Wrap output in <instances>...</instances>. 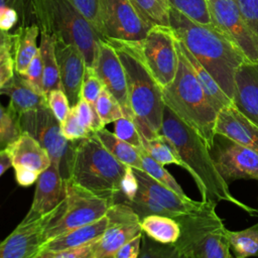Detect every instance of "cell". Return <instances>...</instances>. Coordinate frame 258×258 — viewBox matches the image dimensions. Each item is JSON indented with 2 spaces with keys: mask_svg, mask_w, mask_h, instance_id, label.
<instances>
[{
  "mask_svg": "<svg viewBox=\"0 0 258 258\" xmlns=\"http://www.w3.org/2000/svg\"><path fill=\"white\" fill-rule=\"evenodd\" d=\"M159 134L165 136L173 145L184 168L192 176L202 201L216 204L225 201L241 208L251 216L258 214L257 209L243 204L232 196L229 185L215 167L207 142L166 106L163 110Z\"/></svg>",
  "mask_w": 258,
  "mask_h": 258,
  "instance_id": "6da1fadb",
  "label": "cell"
},
{
  "mask_svg": "<svg viewBox=\"0 0 258 258\" xmlns=\"http://www.w3.org/2000/svg\"><path fill=\"white\" fill-rule=\"evenodd\" d=\"M170 27L233 102L235 75L245 55L213 25L194 22L172 7Z\"/></svg>",
  "mask_w": 258,
  "mask_h": 258,
  "instance_id": "7a4b0ae2",
  "label": "cell"
},
{
  "mask_svg": "<svg viewBox=\"0 0 258 258\" xmlns=\"http://www.w3.org/2000/svg\"><path fill=\"white\" fill-rule=\"evenodd\" d=\"M116 49L123 64L127 93L133 119L141 138L150 139L159 134L164 102L161 88L149 72L139 43L109 41Z\"/></svg>",
  "mask_w": 258,
  "mask_h": 258,
  "instance_id": "3957f363",
  "label": "cell"
},
{
  "mask_svg": "<svg viewBox=\"0 0 258 258\" xmlns=\"http://www.w3.org/2000/svg\"><path fill=\"white\" fill-rule=\"evenodd\" d=\"M178 66L173 81L161 88L164 105L180 120L197 131L209 148L215 136V123L218 112L211 105L186 58L179 48L176 37Z\"/></svg>",
  "mask_w": 258,
  "mask_h": 258,
  "instance_id": "277c9868",
  "label": "cell"
},
{
  "mask_svg": "<svg viewBox=\"0 0 258 258\" xmlns=\"http://www.w3.org/2000/svg\"><path fill=\"white\" fill-rule=\"evenodd\" d=\"M126 168L91 134L77 141L67 179L114 204Z\"/></svg>",
  "mask_w": 258,
  "mask_h": 258,
  "instance_id": "5b68a950",
  "label": "cell"
},
{
  "mask_svg": "<svg viewBox=\"0 0 258 258\" xmlns=\"http://www.w3.org/2000/svg\"><path fill=\"white\" fill-rule=\"evenodd\" d=\"M36 25L57 39L77 46L93 68L101 36L70 0H33Z\"/></svg>",
  "mask_w": 258,
  "mask_h": 258,
  "instance_id": "8992f818",
  "label": "cell"
},
{
  "mask_svg": "<svg viewBox=\"0 0 258 258\" xmlns=\"http://www.w3.org/2000/svg\"><path fill=\"white\" fill-rule=\"evenodd\" d=\"M213 205L196 214L173 218L180 226V236L173 244L186 258H228L230 245L227 228Z\"/></svg>",
  "mask_w": 258,
  "mask_h": 258,
  "instance_id": "52a82bcc",
  "label": "cell"
},
{
  "mask_svg": "<svg viewBox=\"0 0 258 258\" xmlns=\"http://www.w3.org/2000/svg\"><path fill=\"white\" fill-rule=\"evenodd\" d=\"M64 182L66 199L63 207L60 213L46 226L43 234L44 242L103 218L113 204L109 200L80 187L70 179H64Z\"/></svg>",
  "mask_w": 258,
  "mask_h": 258,
  "instance_id": "ba28073f",
  "label": "cell"
},
{
  "mask_svg": "<svg viewBox=\"0 0 258 258\" xmlns=\"http://www.w3.org/2000/svg\"><path fill=\"white\" fill-rule=\"evenodd\" d=\"M18 119L22 132L30 134L48 152L51 162L59 166L62 177L67 179L77 141H70L62 135L60 122L48 106L25 112Z\"/></svg>",
  "mask_w": 258,
  "mask_h": 258,
  "instance_id": "9c48e42d",
  "label": "cell"
},
{
  "mask_svg": "<svg viewBox=\"0 0 258 258\" xmlns=\"http://www.w3.org/2000/svg\"><path fill=\"white\" fill-rule=\"evenodd\" d=\"M151 27L131 0H100L97 30L102 39L141 44Z\"/></svg>",
  "mask_w": 258,
  "mask_h": 258,
  "instance_id": "30bf717a",
  "label": "cell"
},
{
  "mask_svg": "<svg viewBox=\"0 0 258 258\" xmlns=\"http://www.w3.org/2000/svg\"><path fill=\"white\" fill-rule=\"evenodd\" d=\"M140 48L149 72L160 88L169 85L178 66L176 35L173 29L170 26L153 25Z\"/></svg>",
  "mask_w": 258,
  "mask_h": 258,
  "instance_id": "8fae6325",
  "label": "cell"
},
{
  "mask_svg": "<svg viewBox=\"0 0 258 258\" xmlns=\"http://www.w3.org/2000/svg\"><path fill=\"white\" fill-rule=\"evenodd\" d=\"M212 25L247 58L258 61V36L244 19L236 0H208Z\"/></svg>",
  "mask_w": 258,
  "mask_h": 258,
  "instance_id": "7c38bea8",
  "label": "cell"
},
{
  "mask_svg": "<svg viewBox=\"0 0 258 258\" xmlns=\"http://www.w3.org/2000/svg\"><path fill=\"white\" fill-rule=\"evenodd\" d=\"M210 154L216 169L229 185L237 179L258 180V152L215 134Z\"/></svg>",
  "mask_w": 258,
  "mask_h": 258,
  "instance_id": "4fadbf2b",
  "label": "cell"
},
{
  "mask_svg": "<svg viewBox=\"0 0 258 258\" xmlns=\"http://www.w3.org/2000/svg\"><path fill=\"white\" fill-rule=\"evenodd\" d=\"M63 203L64 200L52 212L40 218L23 219L4 240L0 241V258H36L44 243V230L60 213Z\"/></svg>",
  "mask_w": 258,
  "mask_h": 258,
  "instance_id": "5bb4252c",
  "label": "cell"
},
{
  "mask_svg": "<svg viewBox=\"0 0 258 258\" xmlns=\"http://www.w3.org/2000/svg\"><path fill=\"white\" fill-rule=\"evenodd\" d=\"M107 228L99 239L94 258L113 257L124 244L143 233L139 216L125 203H114L108 212Z\"/></svg>",
  "mask_w": 258,
  "mask_h": 258,
  "instance_id": "9a60e30c",
  "label": "cell"
},
{
  "mask_svg": "<svg viewBox=\"0 0 258 258\" xmlns=\"http://www.w3.org/2000/svg\"><path fill=\"white\" fill-rule=\"evenodd\" d=\"M93 70L103 83L104 88L117 100L124 116L133 119L123 64L114 46L105 39L101 38L98 42Z\"/></svg>",
  "mask_w": 258,
  "mask_h": 258,
  "instance_id": "2e32d148",
  "label": "cell"
},
{
  "mask_svg": "<svg viewBox=\"0 0 258 258\" xmlns=\"http://www.w3.org/2000/svg\"><path fill=\"white\" fill-rule=\"evenodd\" d=\"M54 38V51L58 67L61 89L71 107L81 99V87L86 71V61L81 50L74 44Z\"/></svg>",
  "mask_w": 258,
  "mask_h": 258,
  "instance_id": "e0dca14e",
  "label": "cell"
},
{
  "mask_svg": "<svg viewBox=\"0 0 258 258\" xmlns=\"http://www.w3.org/2000/svg\"><path fill=\"white\" fill-rule=\"evenodd\" d=\"M133 172L138 180L139 188L164 208L171 218L203 212L213 205H217L212 202H197L188 197H182L161 184L143 170L133 168Z\"/></svg>",
  "mask_w": 258,
  "mask_h": 258,
  "instance_id": "ac0fdd59",
  "label": "cell"
},
{
  "mask_svg": "<svg viewBox=\"0 0 258 258\" xmlns=\"http://www.w3.org/2000/svg\"><path fill=\"white\" fill-rule=\"evenodd\" d=\"M66 199V182L56 163L43 170L37 180L31 207L23 218L33 220L40 218L58 207Z\"/></svg>",
  "mask_w": 258,
  "mask_h": 258,
  "instance_id": "d6986e66",
  "label": "cell"
},
{
  "mask_svg": "<svg viewBox=\"0 0 258 258\" xmlns=\"http://www.w3.org/2000/svg\"><path fill=\"white\" fill-rule=\"evenodd\" d=\"M215 134H221L242 146L258 152V126L240 112L234 104L218 112Z\"/></svg>",
  "mask_w": 258,
  "mask_h": 258,
  "instance_id": "ffe728a7",
  "label": "cell"
},
{
  "mask_svg": "<svg viewBox=\"0 0 258 258\" xmlns=\"http://www.w3.org/2000/svg\"><path fill=\"white\" fill-rule=\"evenodd\" d=\"M233 104L258 126V61L246 60L237 70Z\"/></svg>",
  "mask_w": 258,
  "mask_h": 258,
  "instance_id": "44dd1931",
  "label": "cell"
},
{
  "mask_svg": "<svg viewBox=\"0 0 258 258\" xmlns=\"http://www.w3.org/2000/svg\"><path fill=\"white\" fill-rule=\"evenodd\" d=\"M6 150L14 169L26 168L40 174L51 164L48 152L26 132H22Z\"/></svg>",
  "mask_w": 258,
  "mask_h": 258,
  "instance_id": "7402d4cb",
  "label": "cell"
},
{
  "mask_svg": "<svg viewBox=\"0 0 258 258\" xmlns=\"http://www.w3.org/2000/svg\"><path fill=\"white\" fill-rule=\"evenodd\" d=\"M0 95L9 98L8 107L17 115L47 107L46 95L36 91L20 74L14 76L0 89Z\"/></svg>",
  "mask_w": 258,
  "mask_h": 258,
  "instance_id": "603a6c76",
  "label": "cell"
},
{
  "mask_svg": "<svg viewBox=\"0 0 258 258\" xmlns=\"http://www.w3.org/2000/svg\"><path fill=\"white\" fill-rule=\"evenodd\" d=\"M108 224V217L105 215L103 218L78 227L76 229L64 232L51 240L43 243L41 252H57L71 248L87 245L89 243L99 240L104 234Z\"/></svg>",
  "mask_w": 258,
  "mask_h": 258,
  "instance_id": "cb8c5ba5",
  "label": "cell"
},
{
  "mask_svg": "<svg viewBox=\"0 0 258 258\" xmlns=\"http://www.w3.org/2000/svg\"><path fill=\"white\" fill-rule=\"evenodd\" d=\"M39 27L35 24L16 27L13 31L12 53L14 58L15 72L24 75L38 47L36 38L39 34Z\"/></svg>",
  "mask_w": 258,
  "mask_h": 258,
  "instance_id": "d4e9b609",
  "label": "cell"
},
{
  "mask_svg": "<svg viewBox=\"0 0 258 258\" xmlns=\"http://www.w3.org/2000/svg\"><path fill=\"white\" fill-rule=\"evenodd\" d=\"M177 43L214 109L217 112H219L221 109L233 105L232 100L223 92V90L220 88V86L217 84L214 78L199 62V60L194 56V54L184 46V44L178 38Z\"/></svg>",
  "mask_w": 258,
  "mask_h": 258,
  "instance_id": "484cf974",
  "label": "cell"
},
{
  "mask_svg": "<svg viewBox=\"0 0 258 258\" xmlns=\"http://www.w3.org/2000/svg\"><path fill=\"white\" fill-rule=\"evenodd\" d=\"M93 134L117 160L127 166L142 170L139 148L121 140L105 127L95 131Z\"/></svg>",
  "mask_w": 258,
  "mask_h": 258,
  "instance_id": "4316f807",
  "label": "cell"
},
{
  "mask_svg": "<svg viewBox=\"0 0 258 258\" xmlns=\"http://www.w3.org/2000/svg\"><path fill=\"white\" fill-rule=\"evenodd\" d=\"M140 224L145 235L162 244H174L180 236L178 222L170 217L148 215L141 219Z\"/></svg>",
  "mask_w": 258,
  "mask_h": 258,
  "instance_id": "83f0119b",
  "label": "cell"
},
{
  "mask_svg": "<svg viewBox=\"0 0 258 258\" xmlns=\"http://www.w3.org/2000/svg\"><path fill=\"white\" fill-rule=\"evenodd\" d=\"M39 51L43 67V90L45 95H47L52 90L61 89L52 35L40 32Z\"/></svg>",
  "mask_w": 258,
  "mask_h": 258,
  "instance_id": "f1b7e54d",
  "label": "cell"
},
{
  "mask_svg": "<svg viewBox=\"0 0 258 258\" xmlns=\"http://www.w3.org/2000/svg\"><path fill=\"white\" fill-rule=\"evenodd\" d=\"M227 237L236 258L258 257V223L241 231L227 229Z\"/></svg>",
  "mask_w": 258,
  "mask_h": 258,
  "instance_id": "f546056e",
  "label": "cell"
},
{
  "mask_svg": "<svg viewBox=\"0 0 258 258\" xmlns=\"http://www.w3.org/2000/svg\"><path fill=\"white\" fill-rule=\"evenodd\" d=\"M141 139L142 147L155 161L161 165L176 164L184 168V164L179 158L176 150L165 136L158 134L150 139Z\"/></svg>",
  "mask_w": 258,
  "mask_h": 258,
  "instance_id": "4dcf8cb0",
  "label": "cell"
},
{
  "mask_svg": "<svg viewBox=\"0 0 258 258\" xmlns=\"http://www.w3.org/2000/svg\"><path fill=\"white\" fill-rule=\"evenodd\" d=\"M142 17L151 25L170 26L169 0H131Z\"/></svg>",
  "mask_w": 258,
  "mask_h": 258,
  "instance_id": "1f68e13d",
  "label": "cell"
},
{
  "mask_svg": "<svg viewBox=\"0 0 258 258\" xmlns=\"http://www.w3.org/2000/svg\"><path fill=\"white\" fill-rule=\"evenodd\" d=\"M140 157H141V163H142V170L145 171L147 174H149L152 178L160 182L161 184L165 185L169 189L175 191L176 194L187 197L184 191L182 190L181 186L177 183V181L174 179V177L164 168L163 165L155 161L145 150L143 147L139 148Z\"/></svg>",
  "mask_w": 258,
  "mask_h": 258,
  "instance_id": "d6a6232c",
  "label": "cell"
},
{
  "mask_svg": "<svg viewBox=\"0 0 258 258\" xmlns=\"http://www.w3.org/2000/svg\"><path fill=\"white\" fill-rule=\"evenodd\" d=\"M170 6L202 25H212L208 0H169Z\"/></svg>",
  "mask_w": 258,
  "mask_h": 258,
  "instance_id": "836d02e7",
  "label": "cell"
},
{
  "mask_svg": "<svg viewBox=\"0 0 258 258\" xmlns=\"http://www.w3.org/2000/svg\"><path fill=\"white\" fill-rule=\"evenodd\" d=\"M22 133L18 116L0 103V150H5Z\"/></svg>",
  "mask_w": 258,
  "mask_h": 258,
  "instance_id": "e575fe53",
  "label": "cell"
},
{
  "mask_svg": "<svg viewBox=\"0 0 258 258\" xmlns=\"http://www.w3.org/2000/svg\"><path fill=\"white\" fill-rule=\"evenodd\" d=\"M138 258H186L173 244H162L142 233Z\"/></svg>",
  "mask_w": 258,
  "mask_h": 258,
  "instance_id": "d590c367",
  "label": "cell"
},
{
  "mask_svg": "<svg viewBox=\"0 0 258 258\" xmlns=\"http://www.w3.org/2000/svg\"><path fill=\"white\" fill-rule=\"evenodd\" d=\"M96 110L102 124L105 126L124 116L117 100L104 88L96 102Z\"/></svg>",
  "mask_w": 258,
  "mask_h": 258,
  "instance_id": "8d00e7d4",
  "label": "cell"
},
{
  "mask_svg": "<svg viewBox=\"0 0 258 258\" xmlns=\"http://www.w3.org/2000/svg\"><path fill=\"white\" fill-rule=\"evenodd\" d=\"M73 108L75 109L81 124L91 133H94L95 131L105 127L99 118L96 106L91 105L86 100L81 98Z\"/></svg>",
  "mask_w": 258,
  "mask_h": 258,
  "instance_id": "74e56055",
  "label": "cell"
},
{
  "mask_svg": "<svg viewBox=\"0 0 258 258\" xmlns=\"http://www.w3.org/2000/svg\"><path fill=\"white\" fill-rule=\"evenodd\" d=\"M114 134L121 140L140 148L142 139L135 121L132 118L123 116L114 122Z\"/></svg>",
  "mask_w": 258,
  "mask_h": 258,
  "instance_id": "f35d334b",
  "label": "cell"
},
{
  "mask_svg": "<svg viewBox=\"0 0 258 258\" xmlns=\"http://www.w3.org/2000/svg\"><path fill=\"white\" fill-rule=\"evenodd\" d=\"M103 89L104 85L96 75L93 68L87 67L81 87V98L91 105L96 106V102Z\"/></svg>",
  "mask_w": 258,
  "mask_h": 258,
  "instance_id": "ab89813d",
  "label": "cell"
},
{
  "mask_svg": "<svg viewBox=\"0 0 258 258\" xmlns=\"http://www.w3.org/2000/svg\"><path fill=\"white\" fill-rule=\"evenodd\" d=\"M60 129L62 135L70 141H78L93 134L81 124L73 107L67 118L60 123Z\"/></svg>",
  "mask_w": 258,
  "mask_h": 258,
  "instance_id": "60d3db41",
  "label": "cell"
},
{
  "mask_svg": "<svg viewBox=\"0 0 258 258\" xmlns=\"http://www.w3.org/2000/svg\"><path fill=\"white\" fill-rule=\"evenodd\" d=\"M47 106L54 117L61 123L71 111V105L62 89L50 91L47 95Z\"/></svg>",
  "mask_w": 258,
  "mask_h": 258,
  "instance_id": "b9f144b4",
  "label": "cell"
},
{
  "mask_svg": "<svg viewBox=\"0 0 258 258\" xmlns=\"http://www.w3.org/2000/svg\"><path fill=\"white\" fill-rule=\"evenodd\" d=\"M5 2L7 6L15 9L18 14L19 22L17 27L36 25L33 0H5Z\"/></svg>",
  "mask_w": 258,
  "mask_h": 258,
  "instance_id": "7bdbcfd3",
  "label": "cell"
},
{
  "mask_svg": "<svg viewBox=\"0 0 258 258\" xmlns=\"http://www.w3.org/2000/svg\"><path fill=\"white\" fill-rule=\"evenodd\" d=\"M22 76L36 91L45 95L43 90V67H42L39 47L36 54L34 55L31 62L29 63L25 74Z\"/></svg>",
  "mask_w": 258,
  "mask_h": 258,
  "instance_id": "ee69618b",
  "label": "cell"
},
{
  "mask_svg": "<svg viewBox=\"0 0 258 258\" xmlns=\"http://www.w3.org/2000/svg\"><path fill=\"white\" fill-rule=\"evenodd\" d=\"M138 188H139V184L133 172V168L131 166H127L126 171L121 180L120 194L117 196V198L118 197H122V198H119L116 203L123 202V201H132L136 196Z\"/></svg>",
  "mask_w": 258,
  "mask_h": 258,
  "instance_id": "f6af8a7d",
  "label": "cell"
},
{
  "mask_svg": "<svg viewBox=\"0 0 258 258\" xmlns=\"http://www.w3.org/2000/svg\"><path fill=\"white\" fill-rule=\"evenodd\" d=\"M99 240L84 246L61 250L57 252H46L51 258H94Z\"/></svg>",
  "mask_w": 258,
  "mask_h": 258,
  "instance_id": "bcb514c9",
  "label": "cell"
},
{
  "mask_svg": "<svg viewBox=\"0 0 258 258\" xmlns=\"http://www.w3.org/2000/svg\"><path fill=\"white\" fill-rule=\"evenodd\" d=\"M247 24L258 36V0H236Z\"/></svg>",
  "mask_w": 258,
  "mask_h": 258,
  "instance_id": "7dc6e473",
  "label": "cell"
},
{
  "mask_svg": "<svg viewBox=\"0 0 258 258\" xmlns=\"http://www.w3.org/2000/svg\"><path fill=\"white\" fill-rule=\"evenodd\" d=\"M15 67L12 47L0 51V89L14 76Z\"/></svg>",
  "mask_w": 258,
  "mask_h": 258,
  "instance_id": "c3c4849f",
  "label": "cell"
},
{
  "mask_svg": "<svg viewBox=\"0 0 258 258\" xmlns=\"http://www.w3.org/2000/svg\"><path fill=\"white\" fill-rule=\"evenodd\" d=\"M70 1L97 29L100 0H70Z\"/></svg>",
  "mask_w": 258,
  "mask_h": 258,
  "instance_id": "681fc988",
  "label": "cell"
},
{
  "mask_svg": "<svg viewBox=\"0 0 258 258\" xmlns=\"http://www.w3.org/2000/svg\"><path fill=\"white\" fill-rule=\"evenodd\" d=\"M141 235L121 246L113 255V258H138L141 248Z\"/></svg>",
  "mask_w": 258,
  "mask_h": 258,
  "instance_id": "f907efd6",
  "label": "cell"
},
{
  "mask_svg": "<svg viewBox=\"0 0 258 258\" xmlns=\"http://www.w3.org/2000/svg\"><path fill=\"white\" fill-rule=\"evenodd\" d=\"M19 17L15 9L9 6H3L0 8V28L6 31H10L16 24L18 25Z\"/></svg>",
  "mask_w": 258,
  "mask_h": 258,
  "instance_id": "816d5d0a",
  "label": "cell"
},
{
  "mask_svg": "<svg viewBox=\"0 0 258 258\" xmlns=\"http://www.w3.org/2000/svg\"><path fill=\"white\" fill-rule=\"evenodd\" d=\"M14 171L16 181L21 186H29L33 184L39 176V173L26 168H17L14 169Z\"/></svg>",
  "mask_w": 258,
  "mask_h": 258,
  "instance_id": "f5cc1de1",
  "label": "cell"
},
{
  "mask_svg": "<svg viewBox=\"0 0 258 258\" xmlns=\"http://www.w3.org/2000/svg\"><path fill=\"white\" fill-rule=\"evenodd\" d=\"M13 44V32L6 31L0 28V51L5 48L12 47Z\"/></svg>",
  "mask_w": 258,
  "mask_h": 258,
  "instance_id": "db71d44e",
  "label": "cell"
},
{
  "mask_svg": "<svg viewBox=\"0 0 258 258\" xmlns=\"http://www.w3.org/2000/svg\"><path fill=\"white\" fill-rule=\"evenodd\" d=\"M12 166V162L7 150H0V176Z\"/></svg>",
  "mask_w": 258,
  "mask_h": 258,
  "instance_id": "11a10c76",
  "label": "cell"
},
{
  "mask_svg": "<svg viewBox=\"0 0 258 258\" xmlns=\"http://www.w3.org/2000/svg\"><path fill=\"white\" fill-rule=\"evenodd\" d=\"M36 258H51L46 252H42V253H40Z\"/></svg>",
  "mask_w": 258,
  "mask_h": 258,
  "instance_id": "9f6ffc18",
  "label": "cell"
},
{
  "mask_svg": "<svg viewBox=\"0 0 258 258\" xmlns=\"http://www.w3.org/2000/svg\"><path fill=\"white\" fill-rule=\"evenodd\" d=\"M3 6H7L6 2H5V0H0V8Z\"/></svg>",
  "mask_w": 258,
  "mask_h": 258,
  "instance_id": "6f0895ef",
  "label": "cell"
},
{
  "mask_svg": "<svg viewBox=\"0 0 258 258\" xmlns=\"http://www.w3.org/2000/svg\"><path fill=\"white\" fill-rule=\"evenodd\" d=\"M228 258H236V257H235V256H233V255L230 253V255H229V257H228Z\"/></svg>",
  "mask_w": 258,
  "mask_h": 258,
  "instance_id": "680465c9",
  "label": "cell"
},
{
  "mask_svg": "<svg viewBox=\"0 0 258 258\" xmlns=\"http://www.w3.org/2000/svg\"><path fill=\"white\" fill-rule=\"evenodd\" d=\"M109 258H113V257H109Z\"/></svg>",
  "mask_w": 258,
  "mask_h": 258,
  "instance_id": "91938a15",
  "label": "cell"
}]
</instances>
